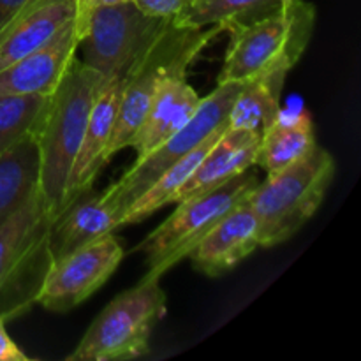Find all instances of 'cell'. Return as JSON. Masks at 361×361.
<instances>
[{"label": "cell", "instance_id": "cell-22", "mask_svg": "<svg viewBox=\"0 0 361 361\" xmlns=\"http://www.w3.org/2000/svg\"><path fill=\"white\" fill-rule=\"evenodd\" d=\"M224 130L226 129L215 133L214 136H210L208 140H204L203 143L197 145V147L194 148L192 152H189L185 157L176 161L175 164L169 166L164 173H161V175L157 176V180H155L137 200H134L133 203H130V207L123 212L122 217H120L118 221V228L120 226H129L145 221L148 215L161 210L164 204L173 203L175 194L182 189L183 183L189 180V176L192 175L194 169L197 168V164L203 161L204 155H207L208 150L214 147L215 141L224 134Z\"/></svg>", "mask_w": 361, "mask_h": 361}, {"label": "cell", "instance_id": "cell-19", "mask_svg": "<svg viewBox=\"0 0 361 361\" xmlns=\"http://www.w3.org/2000/svg\"><path fill=\"white\" fill-rule=\"evenodd\" d=\"M41 190V152L28 137L0 154V226Z\"/></svg>", "mask_w": 361, "mask_h": 361}, {"label": "cell", "instance_id": "cell-26", "mask_svg": "<svg viewBox=\"0 0 361 361\" xmlns=\"http://www.w3.org/2000/svg\"><path fill=\"white\" fill-rule=\"evenodd\" d=\"M42 2V0H0V32L16 20L21 13L34 7L35 4Z\"/></svg>", "mask_w": 361, "mask_h": 361}, {"label": "cell", "instance_id": "cell-6", "mask_svg": "<svg viewBox=\"0 0 361 361\" xmlns=\"http://www.w3.org/2000/svg\"><path fill=\"white\" fill-rule=\"evenodd\" d=\"M166 314L161 279L143 277L140 284L108 303L67 356L69 361L134 360L148 355L150 335Z\"/></svg>", "mask_w": 361, "mask_h": 361}, {"label": "cell", "instance_id": "cell-14", "mask_svg": "<svg viewBox=\"0 0 361 361\" xmlns=\"http://www.w3.org/2000/svg\"><path fill=\"white\" fill-rule=\"evenodd\" d=\"M261 134L245 129H226L215 141L203 161L197 164L182 189L173 197V204L182 203L194 196L208 192L222 183L229 182L236 175L249 171L256 164Z\"/></svg>", "mask_w": 361, "mask_h": 361}, {"label": "cell", "instance_id": "cell-9", "mask_svg": "<svg viewBox=\"0 0 361 361\" xmlns=\"http://www.w3.org/2000/svg\"><path fill=\"white\" fill-rule=\"evenodd\" d=\"M169 20L173 18L148 16L133 0L99 7L88 18L80 41L83 62L104 80L126 78L134 60Z\"/></svg>", "mask_w": 361, "mask_h": 361}, {"label": "cell", "instance_id": "cell-3", "mask_svg": "<svg viewBox=\"0 0 361 361\" xmlns=\"http://www.w3.org/2000/svg\"><path fill=\"white\" fill-rule=\"evenodd\" d=\"M335 176V159L328 150H314L289 168L268 175L249 194L257 222L259 247L284 243L312 219Z\"/></svg>", "mask_w": 361, "mask_h": 361}, {"label": "cell", "instance_id": "cell-27", "mask_svg": "<svg viewBox=\"0 0 361 361\" xmlns=\"http://www.w3.org/2000/svg\"><path fill=\"white\" fill-rule=\"evenodd\" d=\"M6 324V321L0 319V361H30V358L18 348L16 342L9 337Z\"/></svg>", "mask_w": 361, "mask_h": 361}, {"label": "cell", "instance_id": "cell-25", "mask_svg": "<svg viewBox=\"0 0 361 361\" xmlns=\"http://www.w3.org/2000/svg\"><path fill=\"white\" fill-rule=\"evenodd\" d=\"M127 2V0H74V27H76L78 37H83L85 27H87V21L90 18V14L95 9L104 6H113V4Z\"/></svg>", "mask_w": 361, "mask_h": 361}, {"label": "cell", "instance_id": "cell-4", "mask_svg": "<svg viewBox=\"0 0 361 361\" xmlns=\"http://www.w3.org/2000/svg\"><path fill=\"white\" fill-rule=\"evenodd\" d=\"M316 16L310 2L289 0L263 20L228 30L231 39L217 85L242 83L275 71L289 73L309 46Z\"/></svg>", "mask_w": 361, "mask_h": 361}, {"label": "cell", "instance_id": "cell-15", "mask_svg": "<svg viewBox=\"0 0 361 361\" xmlns=\"http://www.w3.org/2000/svg\"><path fill=\"white\" fill-rule=\"evenodd\" d=\"M201 97L185 76H169L159 85L140 129L129 148L136 150V161L147 157L169 136L182 129L196 113Z\"/></svg>", "mask_w": 361, "mask_h": 361}, {"label": "cell", "instance_id": "cell-17", "mask_svg": "<svg viewBox=\"0 0 361 361\" xmlns=\"http://www.w3.org/2000/svg\"><path fill=\"white\" fill-rule=\"evenodd\" d=\"M74 20V0H42L0 32V71L44 46Z\"/></svg>", "mask_w": 361, "mask_h": 361}, {"label": "cell", "instance_id": "cell-16", "mask_svg": "<svg viewBox=\"0 0 361 361\" xmlns=\"http://www.w3.org/2000/svg\"><path fill=\"white\" fill-rule=\"evenodd\" d=\"M118 228L111 208L94 187L76 197L49 226V250L53 261L94 242Z\"/></svg>", "mask_w": 361, "mask_h": 361}, {"label": "cell", "instance_id": "cell-12", "mask_svg": "<svg viewBox=\"0 0 361 361\" xmlns=\"http://www.w3.org/2000/svg\"><path fill=\"white\" fill-rule=\"evenodd\" d=\"M80 48L74 20L44 46L0 71V94L51 95Z\"/></svg>", "mask_w": 361, "mask_h": 361}, {"label": "cell", "instance_id": "cell-7", "mask_svg": "<svg viewBox=\"0 0 361 361\" xmlns=\"http://www.w3.org/2000/svg\"><path fill=\"white\" fill-rule=\"evenodd\" d=\"M257 183L256 176L245 171L208 192L176 203V210L136 247L147 254L148 274L145 277L161 279L185 259L197 242L242 203Z\"/></svg>", "mask_w": 361, "mask_h": 361}, {"label": "cell", "instance_id": "cell-21", "mask_svg": "<svg viewBox=\"0 0 361 361\" xmlns=\"http://www.w3.org/2000/svg\"><path fill=\"white\" fill-rule=\"evenodd\" d=\"M282 0H190L189 6L173 18L176 27L231 28L250 25L282 9Z\"/></svg>", "mask_w": 361, "mask_h": 361}, {"label": "cell", "instance_id": "cell-1", "mask_svg": "<svg viewBox=\"0 0 361 361\" xmlns=\"http://www.w3.org/2000/svg\"><path fill=\"white\" fill-rule=\"evenodd\" d=\"M104 78L74 56L49 104L37 134L41 152V194L51 221L62 212L67 178L80 150L88 115Z\"/></svg>", "mask_w": 361, "mask_h": 361}, {"label": "cell", "instance_id": "cell-13", "mask_svg": "<svg viewBox=\"0 0 361 361\" xmlns=\"http://www.w3.org/2000/svg\"><path fill=\"white\" fill-rule=\"evenodd\" d=\"M257 247V222L247 196L197 242L187 257L203 275L219 277L242 263Z\"/></svg>", "mask_w": 361, "mask_h": 361}, {"label": "cell", "instance_id": "cell-10", "mask_svg": "<svg viewBox=\"0 0 361 361\" xmlns=\"http://www.w3.org/2000/svg\"><path fill=\"white\" fill-rule=\"evenodd\" d=\"M123 245L111 233L53 261L37 303L51 312H67L90 298L122 263Z\"/></svg>", "mask_w": 361, "mask_h": 361}, {"label": "cell", "instance_id": "cell-8", "mask_svg": "<svg viewBox=\"0 0 361 361\" xmlns=\"http://www.w3.org/2000/svg\"><path fill=\"white\" fill-rule=\"evenodd\" d=\"M242 83L217 85L212 94L201 97L196 113L189 122L176 130L162 145H159L147 157L134 161V164L116 180L113 185L102 190V201L113 210L118 226L123 212L130 207L134 200L141 196L152 183L164 173L169 166L175 164L197 145L222 129H228V115Z\"/></svg>", "mask_w": 361, "mask_h": 361}, {"label": "cell", "instance_id": "cell-20", "mask_svg": "<svg viewBox=\"0 0 361 361\" xmlns=\"http://www.w3.org/2000/svg\"><path fill=\"white\" fill-rule=\"evenodd\" d=\"M286 76L288 73L284 71H275L242 81V88L229 109V129H245L263 134L281 113V95Z\"/></svg>", "mask_w": 361, "mask_h": 361}, {"label": "cell", "instance_id": "cell-2", "mask_svg": "<svg viewBox=\"0 0 361 361\" xmlns=\"http://www.w3.org/2000/svg\"><path fill=\"white\" fill-rule=\"evenodd\" d=\"M221 32L224 30L217 25L187 28L176 27L173 20L161 28L123 78L122 99L108 145V159L129 148L159 85L169 76H187L190 63Z\"/></svg>", "mask_w": 361, "mask_h": 361}, {"label": "cell", "instance_id": "cell-23", "mask_svg": "<svg viewBox=\"0 0 361 361\" xmlns=\"http://www.w3.org/2000/svg\"><path fill=\"white\" fill-rule=\"evenodd\" d=\"M49 95L0 94V154L28 137H37Z\"/></svg>", "mask_w": 361, "mask_h": 361}, {"label": "cell", "instance_id": "cell-5", "mask_svg": "<svg viewBox=\"0 0 361 361\" xmlns=\"http://www.w3.org/2000/svg\"><path fill=\"white\" fill-rule=\"evenodd\" d=\"M48 204L41 190L0 226V319L6 323L37 305L53 263Z\"/></svg>", "mask_w": 361, "mask_h": 361}, {"label": "cell", "instance_id": "cell-28", "mask_svg": "<svg viewBox=\"0 0 361 361\" xmlns=\"http://www.w3.org/2000/svg\"><path fill=\"white\" fill-rule=\"evenodd\" d=\"M289 2V0H282V4H288Z\"/></svg>", "mask_w": 361, "mask_h": 361}, {"label": "cell", "instance_id": "cell-11", "mask_svg": "<svg viewBox=\"0 0 361 361\" xmlns=\"http://www.w3.org/2000/svg\"><path fill=\"white\" fill-rule=\"evenodd\" d=\"M123 78H108L95 97L88 115L87 129L81 140L80 150L69 173L62 212L85 190L92 189L99 173L108 159V145L115 127L120 99H122ZM60 212V214H62Z\"/></svg>", "mask_w": 361, "mask_h": 361}, {"label": "cell", "instance_id": "cell-24", "mask_svg": "<svg viewBox=\"0 0 361 361\" xmlns=\"http://www.w3.org/2000/svg\"><path fill=\"white\" fill-rule=\"evenodd\" d=\"M133 2L148 16L175 18L189 6L190 0H133Z\"/></svg>", "mask_w": 361, "mask_h": 361}, {"label": "cell", "instance_id": "cell-18", "mask_svg": "<svg viewBox=\"0 0 361 361\" xmlns=\"http://www.w3.org/2000/svg\"><path fill=\"white\" fill-rule=\"evenodd\" d=\"M316 145V133L309 111L300 109L293 115L281 111L261 134L256 164L267 169L268 175H275L309 155Z\"/></svg>", "mask_w": 361, "mask_h": 361}]
</instances>
